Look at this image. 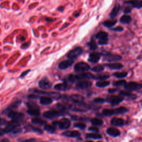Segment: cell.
<instances>
[{
  "mask_svg": "<svg viewBox=\"0 0 142 142\" xmlns=\"http://www.w3.org/2000/svg\"><path fill=\"white\" fill-rule=\"evenodd\" d=\"M95 76L90 73H82L78 74H70L67 77L68 81L71 83H74L77 81L94 79Z\"/></svg>",
  "mask_w": 142,
  "mask_h": 142,
  "instance_id": "obj_1",
  "label": "cell"
},
{
  "mask_svg": "<svg viewBox=\"0 0 142 142\" xmlns=\"http://www.w3.org/2000/svg\"><path fill=\"white\" fill-rule=\"evenodd\" d=\"M95 38L98 40V43L99 45L104 46L108 43V34L106 32L100 31L95 36Z\"/></svg>",
  "mask_w": 142,
  "mask_h": 142,
  "instance_id": "obj_2",
  "label": "cell"
},
{
  "mask_svg": "<svg viewBox=\"0 0 142 142\" xmlns=\"http://www.w3.org/2000/svg\"><path fill=\"white\" fill-rule=\"evenodd\" d=\"M83 48L81 47H77L74 48V49L71 50L70 52L67 53L66 56L68 59L73 60L77 58L78 57L81 56L83 53Z\"/></svg>",
  "mask_w": 142,
  "mask_h": 142,
  "instance_id": "obj_3",
  "label": "cell"
},
{
  "mask_svg": "<svg viewBox=\"0 0 142 142\" xmlns=\"http://www.w3.org/2000/svg\"><path fill=\"white\" fill-rule=\"evenodd\" d=\"M90 69V65L86 62H81L76 63L74 67V70L76 72L83 73L88 71Z\"/></svg>",
  "mask_w": 142,
  "mask_h": 142,
  "instance_id": "obj_4",
  "label": "cell"
},
{
  "mask_svg": "<svg viewBox=\"0 0 142 142\" xmlns=\"http://www.w3.org/2000/svg\"><path fill=\"white\" fill-rule=\"evenodd\" d=\"M122 59L121 56L118 54H113L111 53H106L103 56V61L108 62H114L119 61Z\"/></svg>",
  "mask_w": 142,
  "mask_h": 142,
  "instance_id": "obj_5",
  "label": "cell"
},
{
  "mask_svg": "<svg viewBox=\"0 0 142 142\" xmlns=\"http://www.w3.org/2000/svg\"><path fill=\"white\" fill-rule=\"evenodd\" d=\"M20 126V122L19 120H12L11 121L7 123V125L5 128L6 133H11L16 128Z\"/></svg>",
  "mask_w": 142,
  "mask_h": 142,
  "instance_id": "obj_6",
  "label": "cell"
},
{
  "mask_svg": "<svg viewBox=\"0 0 142 142\" xmlns=\"http://www.w3.org/2000/svg\"><path fill=\"white\" fill-rule=\"evenodd\" d=\"M32 92H33L34 93L36 94H38V95H48L49 97H52L56 99H59L61 98V95L59 93H57V92H44L42 91V90H38L36 89H32Z\"/></svg>",
  "mask_w": 142,
  "mask_h": 142,
  "instance_id": "obj_7",
  "label": "cell"
},
{
  "mask_svg": "<svg viewBox=\"0 0 142 142\" xmlns=\"http://www.w3.org/2000/svg\"><path fill=\"white\" fill-rule=\"evenodd\" d=\"M124 87L127 91H134L141 89L142 88V84L134 82H130L129 83H126L124 86Z\"/></svg>",
  "mask_w": 142,
  "mask_h": 142,
  "instance_id": "obj_8",
  "label": "cell"
},
{
  "mask_svg": "<svg viewBox=\"0 0 142 142\" xmlns=\"http://www.w3.org/2000/svg\"><path fill=\"white\" fill-rule=\"evenodd\" d=\"M124 97L121 95H119V96L112 95V96L108 97L106 99V101L111 103L112 106H116L122 102L124 100Z\"/></svg>",
  "mask_w": 142,
  "mask_h": 142,
  "instance_id": "obj_9",
  "label": "cell"
},
{
  "mask_svg": "<svg viewBox=\"0 0 142 142\" xmlns=\"http://www.w3.org/2000/svg\"><path fill=\"white\" fill-rule=\"evenodd\" d=\"M62 115L58 111H46L43 113V116L45 118L49 119H53L57 118L58 117Z\"/></svg>",
  "mask_w": 142,
  "mask_h": 142,
  "instance_id": "obj_10",
  "label": "cell"
},
{
  "mask_svg": "<svg viewBox=\"0 0 142 142\" xmlns=\"http://www.w3.org/2000/svg\"><path fill=\"white\" fill-rule=\"evenodd\" d=\"M92 86V83L90 81H87V80H82L79 81L76 83V87L78 89H86Z\"/></svg>",
  "mask_w": 142,
  "mask_h": 142,
  "instance_id": "obj_11",
  "label": "cell"
},
{
  "mask_svg": "<svg viewBox=\"0 0 142 142\" xmlns=\"http://www.w3.org/2000/svg\"><path fill=\"white\" fill-rule=\"evenodd\" d=\"M38 86L42 89H48L52 87V84L47 78H43L39 82Z\"/></svg>",
  "mask_w": 142,
  "mask_h": 142,
  "instance_id": "obj_12",
  "label": "cell"
},
{
  "mask_svg": "<svg viewBox=\"0 0 142 142\" xmlns=\"http://www.w3.org/2000/svg\"><path fill=\"white\" fill-rule=\"evenodd\" d=\"M58 125L59 129H67L70 128L71 125V121L68 118H63L58 122Z\"/></svg>",
  "mask_w": 142,
  "mask_h": 142,
  "instance_id": "obj_13",
  "label": "cell"
},
{
  "mask_svg": "<svg viewBox=\"0 0 142 142\" xmlns=\"http://www.w3.org/2000/svg\"><path fill=\"white\" fill-rule=\"evenodd\" d=\"M102 55V53L97 52H93L90 53L89 56L88 61L90 63H97L101 59Z\"/></svg>",
  "mask_w": 142,
  "mask_h": 142,
  "instance_id": "obj_14",
  "label": "cell"
},
{
  "mask_svg": "<svg viewBox=\"0 0 142 142\" xmlns=\"http://www.w3.org/2000/svg\"><path fill=\"white\" fill-rule=\"evenodd\" d=\"M8 118L12 119V120H20L24 117V114L21 113L11 111L7 114Z\"/></svg>",
  "mask_w": 142,
  "mask_h": 142,
  "instance_id": "obj_15",
  "label": "cell"
},
{
  "mask_svg": "<svg viewBox=\"0 0 142 142\" xmlns=\"http://www.w3.org/2000/svg\"><path fill=\"white\" fill-rule=\"evenodd\" d=\"M74 63V60L68 59L60 62L58 65V68L60 70H66Z\"/></svg>",
  "mask_w": 142,
  "mask_h": 142,
  "instance_id": "obj_16",
  "label": "cell"
},
{
  "mask_svg": "<svg viewBox=\"0 0 142 142\" xmlns=\"http://www.w3.org/2000/svg\"><path fill=\"white\" fill-rule=\"evenodd\" d=\"M54 88L55 89L57 90H61V91H65V90H67L69 89L70 88V86H69L68 83L67 82L61 83H58V84H57L55 85Z\"/></svg>",
  "mask_w": 142,
  "mask_h": 142,
  "instance_id": "obj_17",
  "label": "cell"
},
{
  "mask_svg": "<svg viewBox=\"0 0 142 142\" xmlns=\"http://www.w3.org/2000/svg\"><path fill=\"white\" fill-rule=\"evenodd\" d=\"M125 3L130 5L134 8L138 9L142 8V1L140 0H129L125 1Z\"/></svg>",
  "mask_w": 142,
  "mask_h": 142,
  "instance_id": "obj_18",
  "label": "cell"
},
{
  "mask_svg": "<svg viewBox=\"0 0 142 142\" xmlns=\"http://www.w3.org/2000/svg\"><path fill=\"white\" fill-rule=\"evenodd\" d=\"M120 10V5L119 3H116L113 8L112 10V11L109 14V16L112 19L114 18L118 15L119 12Z\"/></svg>",
  "mask_w": 142,
  "mask_h": 142,
  "instance_id": "obj_19",
  "label": "cell"
},
{
  "mask_svg": "<svg viewBox=\"0 0 142 142\" xmlns=\"http://www.w3.org/2000/svg\"><path fill=\"white\" fill-rule=\"evenodd\" d=\"M108 68H109L111 70H120L123 67V65L121 63H109V64H106L104 65Z\"/></svg>",
  "mask_w": 142,
  "mask_h": 142,
  "instance_id": "obj_20",
  "label": "cell"
},
{
  "mask_svg": "<svg viewBox=\"0 0 142 142\" xmlns=\"http://www.w3.org/2000/svg\"><path fill=\"white\" fill-rule=\"evenodd\" d=\"M106 133L109 136H113V137H116V136H120V131L118 129L115 128H109L106 130Z\"/></svg>",
  "mask_w": 142,
  "mask_h": 142,
  "instance_id": "obj_21",
  "label": "cell"
},
{
  "mask_svg": "<svg viewBox=\"0 0 142 142\" xmlns=\"http://www.w3.org/2000/svg\"><path fill=\"white\" fill-rule=\"evenodd\" d=\"M40 102L42 105L47 106L52 103L53 100L51 97L48 96H42L40 98Z\"/></svg>",
  "mask_w": 142,
  "mask_h": 142,
  "instance_id": "obj_22",
  "label": "cell"
},
{
  "mask_svg": "<svg viewBox=\"0 0 142 142\" xmlns=\"http://www.w3.org/2000/svg\"><path fill=\"white\" fill-rule=\"evenodd\" d=\"M62 134L68 137H79L81 136V133L77 130L67 131V132L63 133Z\"/></svg>",
  "mask_w": 142,
  "mask_h": 142,
  "instance_id": "obj_23",
  "label": "cell"
},
{
  "mask_svg": "<svg viewBox=\"0 0 142 142\" xmlns=\"http://www.w3.org/2000/svg\"><path fill=\"white\" fill-rule=\"evenodd\" d=\"M111 123L112 125L115 126H122L124 125V121L123 119L119 118H113L112 119Z\"/></svg>",
  "mask_w": 142,
  "mask_h": 142,
  "instance_id": "obj_24",
  "label": "cell"
},
{
  "mask_svg": "<svg viewBox=\"0 0 142 142\" xmlns=\"http://www.w3.org/2000/svg\"><path fill=\"white\" fill-rule=\"evenodd\" d=\"M120 95H122V96H125V97H128L132 99H135L136 98V95H134L131 93L129 91H124V90H122L119 92Z\"/></svg>",
  "mask_w": 142,
  "mask_h": 142,
  "instance_id": "obj_25",
  "label": "cell"
},
{
  "mask_svg": "<svg viewBox=\"0 0 142 142\" xmlns=\"http://www.w3.org/2000/svg\"><path fill=\"white\" fill-rule=\"evenodd\" d=\"M132 21V18L130 16L127 15H124L120 17V22L123 24H129Z\"/></svg>",
  "mask_w": 142,
  "mask_h": 142,
  "instance_id": "obj_26",
  "label": "cell"
},
{
  "mask_svg": "<svg viewBox=\"0 0 142 142\" xmlns=\"http://www.w3.org/2000/svg\"><path fill=\"white\" fill-rule=\"evenodd\" d=\"M27 113L31 116L38 117L40 115V111L38 108H32V109H29L27 111Z\"/></svg>",
  "mask_w": 142,
  "mask_h": 142,
  "instance_id": "obj_27",
  "label": "cell"
},
{
  "mask_svg": "<svg viewBox=\"0 0 142 142\" xmlns=\"http://www.w3.org/2000/svg\"><path fill=\"white\" fill-rule=\"evenodd\" d=\"M117 20H109L106 21L105 22L103 23V25L107 28H111L117 24Z\"/></svg>",
  "mask_w": 142,
  "mask_h": 142,
  "instance_id": "obj_28",
  "label": "cell"
},
{
  "mask_svg": "<svg viewBox=\"0 0 142 142\" xmlns=\"http://www.w3.org/2000/svg\"><path fill=\"white\" fill-rule=\"evenodd\" d=\"M128 112V109L124 106H120L119 108H116L114 109V113L115 114H123Z\"/></svg>",
  "mask_w": 142,
  "mask_h": 142,
  "instance_id": "obj_29",
  "label": "cell"
},
{
  "mask_svg": "<svg viewBox=\"0 0 142 142\" xmlns=\"http://www.w3.org/2000/svg\"><path fill=\"white\" fill-rule=\"evenodd\" d=\"M87 46L89 48L90 50L92 51H95L98 48L97 44L95 42V40H92L90 42H89L87 43Z\"/></svg>",
  "mask_w": 142,
  "mask_h": 142,
  "instance_id": "obj_30",
  "label": "cell"
},
{
  "mask_svg": "<svg viewBox=\"0 0 142 142\" xmlns=\"http://www.w3.org/2000/svg\"><path fill=\"white\" fill-rule=\"evenodd\" d=\"M109 84V82L106 81H100L96 83V86L99 88H104L108 86Z\"/></svg>",
  "mask_w": 142,
  "mask_h": 142,
  "instance_id": "obj_31",
  "label": "cell"
},
{
  "mask_svg": "<svg viewBox=\"0 0 142 142\" xmlns=\"http://www.w3.org/2000/svg\"><path fill=\"white\" fill-rule=\"evenodd\" d=\"M86 137L87 138H91V139H99L102 138V136L98 133H90L86 135Z\"/></svg>",
  "mask_w": 142,
  "mask_h": 142,
  "instance_id": "obj_32",
  "label": "cell"
},
{
  "mask_svg": "<svg viewBox=\"0 0 142 142\" xmlns=\"http://www.w3.org/2000/svg\"><path fill=\"white\" fill-rule=\"evenodd\" d=\"M21 103V101H16V102H13L12 104H11V105L9 106V107L7 108V109H8L10 111H12V109H16V108H17L18 106L20 105Z\"/></svg>",
  "mask_w": 142,
  "mask_h": 142,
  "instance_id": "obj_33",
  "label": "cell"
},
{
  "mask_svg": "<svg viewBox=\"0 0 142 142\" xmlns=\"http://www.w3.org/2000/svg\"><path fill=\"white\" fill-rule=\"evenodd\" d=\"M32 123L35 124H38V125H44V124L46 125V122L40 118H35L32 119Z\"/></svg>",
  "mask_w": 142,
  "mask_h": 142,
  "instance_id": "obj_34",
  "label": "cell"
},
{
  "mask_svg": "<svg viewBox=\"0 0 142 142\" xmlns=\"http://www.w3.org/2000/svg\"><path fill=\"white\" fill-rule=\"evenodd\" d=\"M128 75V72H115L113 74V76L117 78H125Z\"/></svg>",
  "mask_w": 142,
  "mask_h": 142,
  "instance_id": "obj_35",
  "label": "cell"
},
{
  "mask_svg": "<svg viewBox=\"0 0 142 142\" xmlns=\"http://www.w3.org/2000/svg\"><path fill=\"white\" fill-rule=\"evenodd\" d=\"M57 109L59 110V112L61 113V114H63L65 113H66V111H67V108L66 106L62 105L61 103H58L57 104Z\"/></svg>",
  "mask_w": 142,
  "mask_h": 142,
  "instance_id": "obj_36",
  "label": "cell"
},
{
  "mask_svg": "<svg viewBox=\"0 0 142 142\" xmlns=\"http://www.w3.org/2000/svg\"><path fill=\"white\" fill-rule=\"evenodd\" d=\"M26 128H27V129H28V130H29L33 131V132L40 133V134H42V133H43V131H42L41 129L35 127H33V126L31 125H28L27 126V127H26Z\"/></svg>",
  "mask_w": 142,
  "mask_h": 142,
  "instance_id": "obj_37",
  "label": "cell"
},
{
  "mask_svg": "<svg viewBox=\"0 0 142 142\" xmlns=\"http://www.w3.org/2000/svg\"><path fill=\"white\" fill-rule=\"evenodd\" d=\"M104 65H99L93 67V68L91 69V70L94 72L98 73V72H102V71L104 70Z\"/></svg>",
  "mask_w": 142,
  "mask_h": 142,
  "instance_id": "obj_38",
  "label": "cell"
},
{
  "mask_svg": "<svg viewBox=\"0 0 142 142\" xmlns=\"http://www.w3.org/2000/svg\"><path fill=\"white\" fill-rule=\"evenodd\" d=\"M91 122L92 124H93L94 125H102L103 124V121L102 119L99 118H95L93 119H92L91 120Z\"/></svg>",
  "mask_w": 142,
  "mask_h": 142,
  "instance_id": "obj_39",
  "label": "cell"
},
{
  "mask_svg": "<svg viewBox=\"0 0 142 142\" xmlns=\"http://www.w3.org/2000/svg\"><path fill=\"white\" fill-rule=\"evenodd\" d=\"M44 130L48 133H54L55 131H56V128L52 125L46 124L45 126H44Z\"/></svg>",
  "mask_w": 142,
  "mask_h": 142,
  "instance_id": "obj_40",
  "label": "cell"
},
{
  "mask_svg": "<svg viewBox=\"0 0 142 142\" xmlns=\"http://www.w3.org/2000/svg\"><path fill=\"white\" fill-rule=\"evenodd\" d=\"M103 114L105 116H111L114 114V109H104L103 111Z\"/></svg>",
  "mask_w": 142,
  "mask_h": 142,
  "instance_id": "obj_41",
  "label": "cell"
},
{
  "mask_svg": "<svg viewBox=\"0 0 142 142\" xmlns=\"http://www.w3.org/2000/svg\"><path fill=\"white\" fill-rule=\"evenodd\" d=\"M127 83L125 80L122 79V80H119V81H117L114 82L113 83V85L115 87H120V86H124Z\"/></svg>",
  "mask_w": 142,
  "mask_h": 142,
  "instance_id": "obj_42",
  "label": "cell"
},
{
  "mask_svg": "<svg viewBox=\"0 0 142 142\" xmlns=\"http://www.w3.org/2000/svg\"><path fill=\"white\" fill-rule=\"evenodd\" d=\"M110 77L109 75H107V74H105V75H99L97 76H95L94 79L99 80V81H104L106 79H108Z\"/></svg>",
  "mask_w": 142,
  "mask_h": 142,
  "instance_id": "obj_43",
  "label": "cell"
},
{
  "mask_svg": "<svg viewBox=\"0 0 142 142\" xmlns=\"http://www.w3.org/2000/svg\"><path fill=\"white\" fill-rule=\"evenodd\" d=\"M74 127L78 128H79L81 129H84L86 128V125L84 123H77L74 124Z\"/></svg>",
  "mask_w": 142,
  "mask_h": 142,
  "instance_id": "obj_44",
  "label": "cell"
},
{
  "mask_svg": "<svg viewBox=\"0 0 142 142\" xmlns=\"http://www.w3.org/2000/svg\"><path fill=\"white\" fill-rule=\"evenodd\" d=\"M104 102H105V100L103 98H96L94 99V102L96 103H103Z\"/></svg>",
  "mask_w": 142,
  "mask_h": 142,
  "instance_id": "obj_45",
  "label": "cell"
},
{
  "mask_svg": "<svg viewBox=\"0 0 142 142\" xmlns=\"http://www.w3.org/2000/svg\"><path fill=\"white\" fill-rule=\"evenodd\" d=\"M111 30H112L113 31L119 32H122L123 31L124 28L123 27H121V26H118V27H115V28H111Z\"/></svg>",
  "mask_w": 142,
  "mask_h": 142,
  "instance_id": "obj_46",
  "label": "cell"
},
{
  "mask_svg": "<svg viewBox=\"0 0 142 142\" xmlns=\"http://www.w3.org/2000/svg\"><path fill=\"white\" fill-rule=\"evenodd\" d=\"M22 132V129L19 128L18 127L14 129L13 131H12L11 132L13 134H19V133Z\"/></svg>",
  "mask_w": 142,
  "mask_h": 142,
  "instance_id": "obj_47",
  "label": "cell"
},
{
  "mask_svg": "<svg viewBox=\"0 0 142 142\" xmlns=\"http://www.w3.org/2000/svg\"><path fill=\"white\" fill-rule=\"evenodd\" d=\"M7 123V122L6 121V120L5 119L0 118V127L6 125Z\"/></svg>",
  "mask_w": 142,
  "mask_h": 142,
  "instance_id": "obj_48",
  "label": "cell"
},
{
  "mask_svg": "<svg viewBox=\"0 0 142 142\" xmlns=\"http://www.w3.org/2000/svg\"><path fill=\"white\" fill-rule=\"evenodd\" d=\"M89 130L92 131V132H99V129L98 128L95 127H90L89 128Z\"/></svg>",
  "mask_w": 142,
  "mask_h": 142,
  "instance_id": "obj_49",
  "label": "cell"
},
{
  "mask_svg": "<svg viewBox=\"0 0 142 142\" xmlns=\"http://www.w3.org/2000/svg\"><path fill=\"white\" fill-rule=\"evenodd\" d=\"M131 11H132V8H130V7L128 6V7H126L125 9H124V13H125V14L130 13Z\"/></svg>",
  "mask_w": 142,
  "mask_h": 142,
  "instance_id": "obj_50",
  "label": "cell"
},
{
  "mask_svg": "<svg viewBox=\"0 0 142 142\" xmlns=\"http://www.w3.org/2000/svg\"><path fill=\"white\" fill-rule=\"evenodd\" d=\"M30 71H31V70H27L25 71V72H24L22 73V74H21V76H20V78H24V76H26L27 74L28 73H29Z\"/></svg>",
  "mask_w": 142,
  "mask_h": 142,
  "instance_id": "obj_51",
  "label": "cell"
},
{
  "mask_svg": "<svg viewBox=\"0 0 142 142\" xmlns=\"http://www.w3.org/2000/svg\"><path fill=\"white\" fill-rule=\"evenodd\" d=\"M36 139L34 138H31V139H28L24 140V141H22L21 142H35Z\"/></svg>",
  "mask_w": 142,
  "mask_h": 142,
  "instance_id": "obj_52",
  "label": "cell"
},
{
  "mask_svg": "<svg viewBox=\"0 0 142 142\" xmlns=\"http://www.w3.org/2000/svg\"><path fill=\"white\" fill-rule=\"evenodd\" d=\"M117 90H118V89L117 88H110L108 89V92L110 93H115V92H117Z\"/></svg>",
  "mask_w": 142,
  "mask_h": 142,
  "instance_id": "obj_53",
  "label": "cell"
},
{
  "mask_svg": "<svg viewBox=\"0 0 142 142\" xmlns=\"http://www.w3.org/2000/svg\"><path fill=\"white\" fill-rule=\"evenodd\" d=\"M5 133H6V132H5V129L0 127V136H3V135H5Z\"/></svg>",
  "mask_w": 142,
  "mask_h": 142,
  "instance_id": "obj_54",
  "label": "cell"
},
{
  "mask_svg": "<svg viewBox=\"0 0 142 142\" xmlns=\"http://www.w3.org/2000/svg\"><path fill=\"white\" fill-rule=\"evenodd\" d=\"M38 95H28V98H32V99H33V98H38Z\"/></svg>",
  "mask_w": 142,
  "mask_h": 142,
  "instance_id": "obj_55",
  "label": "cell"
},
{
  "mask_svg": "<svg viewBox=\"0 0 142 142\" xmlns=\"http://www.w3.org/2000/svg\"><path fill=\"white\" fill-rule=\"evenodd\" d=\"M0 142H10V141H9V139H7V138H3L1 141Z\"/></svg>",
  "mask_w": 142,
  "mask_h": 142,
  "instance_id": "obj_56",
  "label": "cell"
},
{
  "mask_svg": "<svg viewBox=\"0 0 142 142\" xmlns=\"http://www.w3.org/2000/svg\"><path fill=\"white\" fill-rule=\"evenodd\" d=\"M57 10L58 11H59V12H62L64 10V7H63V6H60L57 9Z\"/></svg>",
  "mask_w": 142,
  "mask_h": 142,
  "instance_id": "obj_57",
  "label": "cell"
},
{
  "mask_svg": "<svg viewBox=\"0 0 142 142\" xmlns=\"http://www.w3.org/2000/svg\"><path fill=\"white\" fill-rule=\"evenodd\" d=\"M45 19L47 21H49V22H52L53 20L52 19H51V18H45Z\"/></svg>",
  "mask_w": 142,
  "mask_h": 142,
  "instance_id": "obj_58",
  "label": "cell"
},
{
  "mask_svg": "<svg viewBox=\"0 0 142 142\" xmlns=\"http://www.w3.org/2000/svg\"><path fill=\"white\" fill-rule=\"evenodd\" d=\"M86 142H93V141H87Z\"/></svg>",
  "mask_w": 142,
  "mask_h": 142,
  "instance_id": "obj_59",
  "label": "cell"
},
{
  "mask_svg": "<svg viewBox=\"0 0 142 142\" xmlns=\"http://www.w3.org/2000/svg\"></svg>",
  "mask_w": 142,
  "mask_h": 142,
  "instance_id": "obj_60",
  "label": "cell"
},
{
  "mask_svg": "<svg viewBox=\"0 0 142 142\" xmlns=\"http://www.w3.org/2000/svg\"></svg>",
  "mask_w": 142,
  "mask_h": 142,
  "instance_id": "obj_61",
  "label": "cell"
}]
</instances>
